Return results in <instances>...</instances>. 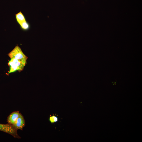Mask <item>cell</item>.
<instances>
[{
  "label": "cell",
  "instance_id": "obj_1",
  "mask_svg": "<svg viewBox=\"0 0 142 142\" xmlns=\"http://www.w3.org/2000/svg\"><path fill=\"white\" fill-rule=\"evenodd\" d=\"M27 62L15 58H12L9 61L8 64L10 65V70L7 74L17 70L20 72L23 70Z\"/></svg>",
  "mask_w": 142,
  "mask_h": 142
},
{
  "label": "cell",
  "instance_id": "obj_2",
  "mask_svg": "<svg viewBox=\"0 0 142 142\" xmlns=\"http://www.w3.org/2000/svg\"><path fill=\"white\" fill-rule=\"evenodd\" d=\"M11 59L15 58L27 62L28 57L23 53L21 48L18 45L8 54Z\"/></svg>",
  "mask_w": 142,
  "mask_h": 142
},
{
  "label": "cell",
  "instance_id": "obj_3",
  "mask_svg": "<svg viewBox=\"0 0 142 142\" xmlns=\"http://www.w3.org/2000/svg\"><path fill=\"white\" fill-rule=\"evenodd\" d=\"M17 130L14 126L8 123L6 124H0V131L11 135L15 138H21L17 133Z\"/></svg>",
  "mask_w": 142,
  "mask_h": 142
},
{
  "label": "cell",
  "instance_id": "obj_4",
  "mask_svg": "<svg viewBox=\"0 0 142 142\" xmlns=\"http://www.w3.org/2000/svg\"><path fill=\"white\" fill-rule=\"evenodd\" d=\"M13 125L17 130L20 129L22 130L25 126V120L24 117L21 113H20L18 118Z\"/></svg>",
  "mask_w": 142,
  "mask_h": 142
},
{
  "label": "cell",
  "instance_id": "obj_5",
  "mask_svg": "<svg viewBox=\"0 0 142 142\" xmlns=\"http://www.w3.org/2000/svg\"><path fill=\"white\" fill-rule=\"evenodd\" d=\"M20 113L18 111H15L11 113L8 117L7 121L8 123L13 125L18 118Z\"/></svg>",
  "mask_w": 142,
  "mask_h": 142
},
{
  "label": "cell",
  "instance_id": "obj_6",
  "mask_svg": "<svg viewBox=\"0 0 142 142\" xmlns=\"http://www.w3.org/2000/svg\"><path fill=\"white\" fill-rule=\"evenodd\" d=\"M15 16L16 21L19 25L26 21L25 16L21 11L16 14Z\"/></svg>",
  "mask_w": 142,
  "mask_h": 142
},
{
  "label": "cell",
  "instance_id": "obj_7",
  "mask_svg": "<svg viewBox=\"0 0 142 142\" xmlns=\"http://www.w3.org/2000/svg\"><path fill=\"white\" fill-rule=\"evenodd\" d=\"M21 28L24 31H27L30 28V26L29 23L26 21L20 25Z\"/></svg>",
  "mask_w": 142,
  "mask_h": 142
},
{
  "label": "cell",
  "instance_id": "obj_8",
  "mask_svg": "<svg viewBox=\"0 0 142 142\" xmlns=\"http://www.w3.org/2000/svg\"><path fill=\"white\" fill-rule=\"evenodd\" d=\"M49 120L52 124H53L58 121V118L57 116L53 115L50 117Z\"/></svg>",
  "mask_w": 142,
  "mask_h": 142
}]
</instances>
